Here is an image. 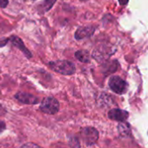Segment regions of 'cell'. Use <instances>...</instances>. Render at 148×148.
I'll return each mask as SVG.
<instances>
[{"instance_id":"cell-1","label":"cell","mask_w":148,"mask_h":148,"mask_svg":"<svg viewBox=\"0 0 148 148\" xmlns=\"http://www.w3.org/2000/svg\"><path fill=\"white\" fill-rule=\"evenodd\" d=\"M50 68L62 75H72L76 71V67L72 62L68 60H56L49 63Z\"/></svg>"},{"instance_id":"cell-2","label":"cell","mask_w":148,"mask_h":148,"mask_svg":"<svg viewBox=\"0 0 148 148\" xmlns=\"http://www.w3.org/2000/svg\"><path fill=\"white\" fill-rule=\"evenodd\" d=\"M40 110L46 114H55L59 110V103L56 99L47 97L41 102Z\"/></svg>"},{"instance_id":"cell-3","label":"cell","mask_w":148,"mask_h":148,"mask_svg":"<svg viewBox=\"0 0 148 148\" xmlns=\"http://www.w3.org/2000/svg\"><path fill=\"white\" fill-rule=\"evenodd\" d=\"M109 87L111 90L118 94H123L127 90V83L119 76H113L109 79Z\"/></svg>"},{"instance_id":"cell-4","label":"cell","mask_w":148,"mask_h":148,"mask_svg":"<svg viewBox=\"0 0 148 148\" xmlns=\"http://www.w3.org/2000/svg\"><path fill=\"white\" fill-rule=\"evenodd\" d=\"M81 138L87 145L95 144L99 139V132L94 127H85L81 130Z\"/></svg>"},{"instance_id":"cell-5","label":"cell","mask_w":148,"mask_h":148,"mask_svg":"<svg viewBox=\"0 0 148 148\" xmlns=\"http://www.w3.org/2000/svg\"><path fill=\"white\" fill-rule=\"evenodd\" d=\"M15 98L19 102L23 104H27V105H36L39 102L38 98H37L36 96L32 94L26 93V92H18L15 95Z\"/></svg>"},{"instance_id":"cell-6","label":"cell","mask_w":148,"mask_h":148,"mask_svg":"<svg viewBox=\"0 0 148 148\" xmlns=\"http://www.w3.org/2000/svg\"><path fill=\"white\" fill-rule=\"evenodd\" d=\"M129 116V113L126 111L121 110V109H112L108 112V117L109 119L112 120H116L119 122H123L127 119Z\"/></svg>"},{"instance_id":"cell-7","label":"cell","mask_w":148,"mask_h":148,"mask_svg":"<svg viewBox=\"0 0 148 148\" xmlns=\"http://www.w3.org/2000/svg\"><path fill=\"white\" fill-rule=\"evenodd\" d=\"M9 40L12 42V44L15 47L18 48V49L25 55L26 58H31L32 57V52L25 47V44H24V42L22 41L21 38H19L17 37V36H12V37L9 38Z\"/></svg>"},{"instance_id":"cell-8","label":"cell","mask_w":148,"mask_h":148,"mask_svg":"<svg viewBox=\"0 0 148 148\" xmlns=\"http://www.w3.org/2000/svg\"><path fill=\"white\" fill-rule=\"evenodd\" d=\"M95 32V27L94 26H85V27H80L79 28L76 32H75V38L77 40H81L83 38L91 37Z\"/></svg>"},{"instance_id":"cell-9","label":"cell","mask_w":148,"mask_h":148,"mask_svg":"<svg viewBox=\"0 0 148 148\" xmlns=\"http://www.w3.org/2000/svg\"><path fill=\"white\" fill-rule=\"evenodd\" d=\"M57 0H44V1L38 5V12L39 14H44L45 12H47L48 11H50L52 6L54 5V4L56 3Z\"/></svg>"},{"instance_id":"cell-10","label":"cell","mask_w":148,"mask_h":148,"mask_svg":"<svg viewBox=\"0 0 148 148\" xmlns=\"http://www.w3.org/2000/svg\"><path fill=\"white\" fill-rule=\"evenodd\" d=\"M118 68H119L118 62L116 60H113V61H110V62L103 64L102 71L105 72L106 75H107V74H111L112 72H115Z\"/></svg>"},{"instance_id":"cell-11","label":"cell","mask_w":148,"mask_h":148,"mask_svg":"<svg viewBox=\"0 0 148 148\" xmlns=\"http://www.w3.org/2000/svg\"><path fill=\"white\" fill-rule=\"evenodd\" d=\"M118 131L121 137L127 138L131 135V126L128 123L123 121L120 122L118 125Z\"/></svg>"},{"instance_id":"cell-12","label":"cell","mask_w":148,"mask_h":148,"mask_svg":"<svg viewBox=\"0 0 148 148\" xmlns=\"http://www.w3.org/2000/svg\"><path fill=\"white\" fill-rule=\"evenodd\" d=\"M75 57L78 60H79L82 63H89L91 60L90 54L87 51L80 50L75 52Z\"/></svg>"},{"instance_id":"cell-13","label":"cell","mask_w":148,"mask_h":148,"mask_svg":"<svg viewBox=\"0 0 148 148\" xmlns=\"http://www.w3.org/2000/svg\"><path fill=\"white\" fill-rule=\"evenodd\" d=\"M69 145L71 148H80L79 140L76 136H71L69 138Z\"/></svg>"},{"instance_id":"cell-14","label":"cell","mask_w":148,"mask_h":148,"mask_svg":"<svg viewBox=\"0 0 148 148\" xmlns=\"http://www.w3.org/2000/svg\"><path fill=\"white\" fill-rule=\"evenodd\" d=\"M21 148H42L39 145L34 144V143H26L24 145H22Z\"/></svg>"},{"instance_id":"cell-15","label":"cell","mask_w":148,"mask_h":148,"mask_svg":"<svg viewBox=\"0 0 148 148\" xmlns=\"http://www.w3.org/2000/svg\"><path fill=\"white\" fill-rule=\"evenodd\" d=\"M8 3H9L8 0H0V7L5 8L8 5Z\"/></svg>"},{"instance_id":"cell-16","label":"cell","mask_w":148,"mask_h":148,"mask_svg":"<svg viewBox=\"0 0 148 148\" xmlns=\"http://www.w3.org/2000/svg\"><path fill=\"white\" fill-rule=\"evenodd\" d=\"M5 128H6V125H5V122H4V121H1V120H0V132H4V131L5 130Z\"/></svg>"},{"instance_id":"cell-17","label":"cell","mask_w":148,"mask_h":148,"mask_svg":"<svg viewBox=\"0 0 148 148\" xmlns=\"http://www.w3.org/2000/svg\"><path fill=\"white\" fill-rule=\"evenodd\" d=\"M8 41H9V38H8V39H7V38H6V39H2V40L0 39V47H2V46H5V45H6V43H7Z\"/></svg>"},{"instance_id":"cell-18","label":"cell","mask_w":148,"mask_h":148,"mask_svg":"<svg viewBox=\"0 0 148 148\" xmlns=\"http://www.w3.org/2000/svg\"><path fill=\"white\" fill-rule=\"evenodd\" d=\"M119 2L121 5H125L128 3V0H119Z\"/></svg>"},{"instance_id":"cell-19","label":"cell","mask_w":148,"mask_h":148,"mask_svg":"<svg viewBox=\"0 0 148 148\" xmlns=\"http://www.w3.org/2000/svg\"><path fill=\"white\" fill-rule=\"evenodd\" d=\"M81 1H86V0H81Z\"/></svg>"}]
</instances>
